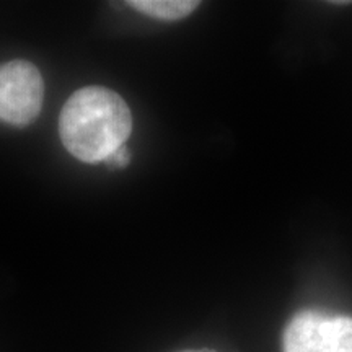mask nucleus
Listing matches in <instances>:
<instances>
[{
    "mask_svg": "<svg viewBox=\"0 0 352 352\" xmlns=\"http://www.w3.org/2000/svg\"><path fill=\"white\" fill-rule=\"evenodd\" d=\"M131 131L129 107L120 95L103 87L80 88L60 111V140L85 164L107 160L124 145Z\"/></svg>",
    "mask_w": 352,
    "mask_h": 352,
    "instance_id": "f257e3e1",
    "label": "nucleus"
},
{
    "mask_svg": "<svg viewBox=\"0 0 352 352\" xmlns=\"http://www.w3.org/2000/svg\"><path fill=\"white\" fill-rule=\"evenodd\" d=\"M284 352H352V318L300 311L285 328Z\"/></svg>",
    "mask_w": 352,
    "mask_h": 352,
    "instance_id": "f03ea898",
    "label": "nucleus"
},
{
    "mask_svg": "<svg viewBox=\"0 0 352 352\" xmlns=\"http://www.w3.org/2000/svg\"><path fill=\"white\" fill-rule=\"evenodd\" d=\"M44 82L39 70L26 60L0 65V120L8 124H30L41 111Z\"/></svg>",
    "mask_w": 352,
    "mask_h": 352,
    "instance_id": "7ed1b4c3",
    "label": "nucleus"
},
{
    "mask_svg": "<svg viewBox=\"0 0 352 352\" xmlns=\"http://www.w3.org/2000/svg\"><path fill=\"white\" fill-rule=\"evenodd\" d=\"M129 6L152 19L179 20L191 15L199 7V2H192V0H132Z\"/></svg>",
    "mask_w": 352,
    "mask_h": 352,
    "instance_id": "20e7f679",
    "label": "nucleus"
},
{
    "mask_svg": "<svg viewBox=\"0 0 352 352\" xmlns=\"http://www.w3.org/2000/svg\"><path fill=\"white\" fill-rule=\"evenodd\" d=\"M129 160H131L129 151H127L124 145H122V147L118 148V151L114 152L113 155H109L104 162H107L109 166H113V168H122V166H126L127 164H129Z\"/></svg>",
    "mask_w": 352,
    "mask_h": 352,
    "instance_id": "39448f33",
    "label": "nucleus"
},
{
    "mask_svg": "<svg viewBox=\"0 0 352 352\" xmlns=\"http://www.w3.org/2000/svg\"><path fill=\"white\" fill-rule=\"evenodd\" d=\"M188 352H192V351H188Z\"/></svg>",
    "mask_w": 352,
    "mask_h": 352,
    "instance_id": "423d86ee",
    "label": "nucleus"
}]
</instances>
